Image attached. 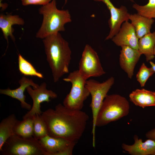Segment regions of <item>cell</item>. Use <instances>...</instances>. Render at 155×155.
<instances>
[{
  "label": "cell",
  "mask_w": 155,
  "mask_h": 155,
  "mask_svg": "<svg viewBox=\"0 0 155 155\" xmlns=\"http://www.w3.org/2000/svg\"><path fill=\"white\" fill-rule=\"evenodd\" d=\"M41 116L47 128L48 135L77 143L86 129L89 117L82 110H72L59 103L49 108Z\"/></svg>",
  "instance_id": "1"
},
{
  "label": "cell",
  "mask_w": 155,
  "mask_h": 155,
  "mask_svg": "<svg viewBox=\"0 0 155 155\" xmlns=\"http://www.w3.org/2000/svg\"><path fill=\"white\" fill-rule=\"evenodd\" d=\"M42 41L53 80L56 83L69 73L71 51L68 42L59 32L49 35Z\"/></svg>",
  "instance_id": "2"
},
{
  "label": "cell",
  "mask_w": 155,
  "mask_h": 155,
  "mask_svg": "<svg viewBox=\"0 0 155 155\" xmlns=\"http://www.w3.org/2000/svg\"><path fill=\"white\" fill-rule=\"evenodd\" d=\"M43 16L41 27L36 33V38L44 39L51 34L65 30V25L71 21L68 10H59L56 6V0H52L38 9Z\"/></svg>",
  "instance_id": "3"
},
{
  "label": "cell",
  "mask_w": 155,
  "mask_h": 155,
  "mask_svg": "<svg viewBox=\"0 0 155 155\" xmlns=\"http://www.w3.org/2000/svg\"><path fill=\"white\" fill-rule=\"evenodd\" d=\"M129 109V102L125 97L117 94L107 95L98 112L96 126H105L126 116Z\"/></svg>",
  "instance_id": "4"
},
{
  "label": "cell",
  "mask_w": 155,
  "mask_h": 155,
  "mask_svg": "<svg viewBox=\"0 0 155 155\" xmlns=\"http://www.w3.org/2000/svg\"><path fill=\"white\" fill-rule=\"evenodd\" d=\"M63 80L71 84L70 91L63 100V105L71 109L82 110L84 101L90 95L86 86L87 80L82 77L77 70L69 73Z\"/></svg>",
  "instance_id": "5"
},
{
  "label": "cell",
  "mask_w": 155,
  "mask_h": 155,
  "mask_svg": "<svg viewBox=\"0 0 155 155\" xmlns=\"http://www.w3.org/2000/svg\"><path fill=\"white\" fill-rule=\"evenodd\" d=\"M2 155H46L38 140L33 137L24 138L13 135L3 145Z\"/></svg>",
  "instance_id": "6"
},
{
  "label": "cell",
  "mask_w": 155,
  "mask_h": 155,
  "mask_svg": "<svg viewBox=\"0 0 155 155\" xmlns=\"http://www.w3.org/2000/svg\"><path fill=\"white\" fill-rule=\"evenodd\" d=\"M114 78L111 77L105 81L100 83L94 79L87 80L86 86L89 90L91 96L90 104L92 116V146L95 147V133L96 121L99 111L107 93L114 84Z\"/></svg>",
  "instance_id": "7"
},
{
  "label": "cell",
  "mask_w": 155,
  "mask_h": 155,
  "mask_svg": "<svg viewBox=\"0 0 155 155\" xmlns=\"http://www.w3.org/2000/svg\"><path fill=\"white\" fill-rule=\"evenodd\" d=\"M78 71L84 79L103 75L105 72L102 67L96 52L89 44H86L79 62Z\"/></svg>",
  "instance_id": "8"
},
{
  "label": "cell",
  "mask_w": 155,
  "mask_h": 155,
  "mask_svg": "<svg viewBox=\"0 0 155 155\" xmlns=\"http://www.w3.org/2000/svg\"><path fill=\"white\" fill-rule=\"evenodd\" d=\"M45 82L35 89L31 86L26 88L27 91L33 101V104L31 109L23 117V119L31 117L36 114L41 115L42 112L41 110V104L43 102H49L51 99L56 98L57 94L51 90L47 89Z\"/></svg>",
  "instance_id": "9"
},
{
  "label": "cell",
  "mask_w": 155,
  "mask_h": 155,
  "mask_svg": "<svg viewBox=\"0 0 155 155\" xmlns=\"http://www.w3.org/2000/svg\"><path fill=\"white\" fill-rule=\"evenodd\" d=\"M46 155H71L76 143L47 135L38 140Z\"/></svg>",
  "instance_id": "10"
},
{
  "label": "cell",
  "mask_w": 155,
  "mask_h": 155,
  "mask_svg": "<svg viewBox=\"0 0 155 155\" xmlns=\"http://www.w3.org/2000/svg\"><path fill=\"white\" fill-rule=\"evenodd\" d=\"M93 0L95 1L102 2L109 11L111 17L108 20V23L110 30L105 40L112 39L118 33L122 24L129 20L130 14L125 6L121 5L119 8H117L110 0Z\"/></svg>",
  "instance_id": "11"
},
{
  "label": "cell",
  "mask_w": 155,
  "mask_h": 155,
  "mask_svg": "<svg viewBox=\"0 0 155 155\" xmlns=\"http://www.w3.org/2000/svg\"><path fill=\"white\" fill-rule=\"evenodd\" d=\"M139 40L133 26L128 21L122 24L118 33L112 39L117 46H127L137 50H138Z\"/></svg>",
  "instance_id": "12"
},
{
  "label": "cell",
  "mask_w": 155,
  "mask_h": 155,
  "mask_svg": "<svg viewBox=\"0 0 155 155\" xmlns=\"http://www.w3.org/2000/svg\"><path fill=\"white\" fill-rule=\"evenodd\" d=\"M119 63L121 69L131 79L133 75L135 67L142 55L138 50L127 46H121Z\"/></svg>",
  "instance_id": "13"
},
{
  "label": "cell",
  "mask_w": 155,
  "mask_h": 155,
  "mask_svg": "<svg viewBox=\"0 0 155 155\" xmlns=\"http://www.w3.org/2000/svg\"><path fill=\"white\" fill-rule=\"evenodd\" d=\"M20 86L15 89L12 90L9 88L6 89H0V93L16 99L20 101L21 107L29 111L31 108V105L25 101L26 96L24 91L27 87L32 86L33 88H38L39 85L35 83L31 79H29L25 76H23L19 80Z\"/></svg>",
  "instance_id": "14"
},
{
  "label": "cell",
  "mask_w": 155,
  "mask_h": 155,
  "mask_svg": "<svg viewBox=\"0 0 155 155\" xmlns=\"http://www.w3.org/2000/svg\"><path fill=\"white\" fill-rule=\"evenodd\" d=\"M134 144L131 145L123 143L122 148L132 155H155V142L148 139L143 142L137 135L134 136Z\"/></svg>",
  "instance_id": "15"
},
{
  "label": "cell",
  "mask_w": 155,
  "mask_h": 155,
  "mask_svg": "<svg viewBox=\"0 0 155 155\" xmlns=\"http://www.w3.org/2000/svg\"><path fill=\"white\" fill-rule=\"evenodd\" d=\"M24 21L18 15H12L10 14L5 15L1 14L0 15V28L3 32L4 38L8 44V37L10 36L14 42L15 38L13 35L14 30L12 26L17 24L23 25Z\"/></svg>",
  "instance_id": "16"
},
{
  "label": "cell",
  "mask_w": 155,
  "mask_h": 155,
  "mask_svg": "<svg viewBox=\"0 0 155 155\" xmlns=\"http://www.w3.org/2000/svg\"><path fill=\"white\" fill-rule=\"evenodd\" d=\"M129 99L135 105L144 108L155 106V92L142 88L136 89L129 95Z\"/></svg>",
  "instance_id": "17"
},
{
  "label": "cell",
  "mask_w": 155,
  "mask_h": 155,
  "mask_svg": "<svg viewBox=\"0 0 155 155\" xmlns=\"http://www.w3.org/2000/svg\"><path fill=\"white\" fill-rule=\"evenodd\" d=\"M129 18L139 39L150 32L152 25L154 22L153 18L146 17L137 13L130 14Z\"/></svg>",
  "instance_id": "18"
},
{
  "label": "cell",
  "mask_w": 155,
  "mask_h": 155,
  "mask_svg": "<svg viewBox=\"0 0 155 155\" xmlns=\"http://www.w3.org/2000/svg\"><path fill=\"white\" fill-rule=\"evenodd\" d=\"M138 50L142 54L144 55L147 62L154 58L153 50L155 45V31L151 32L139 39Z\"/></svg>",
  "instance_id": "19"
},
{
  "label": "cell",
  "mask_w": 155,
  "mask_h": 155,
  "mask_svg": "<svg viewBox=\"0 0 155 155\" xmlns=\"http://www.w3.org/2000/svg\"><path fill=\"white\" fill-rule=\"evenodd\" d=\"M18 120L14 114L4 119L0 123V151L7 140L14 135V129Z\"/></svg>",
  "instance_id": "20"
},
{
  "label": "cell",
  "mask_w": 155,
  "mask_h": 155,
  "mask_svg": "<svg viewBox=\"0 0 155 155\" xmlns=\"http://www.w3.org/2000/svg\"><path fill=\"white\" fill-rule=\"evenodd\" d=\"M15 135L19 137L28 138L33 137V117L23 119L22 121H18L14 129Z\"/></svg>",
  "instance_id": "21"
},
{
  "label": "cell",
  "mask_w": 155,
  "mask_h": 155,
  "mask_svg": "<svg viewBox=\"0 0 155 155\" xmlns=\"http://www.w3.org/2000/svg\"><path fill=\"white\" fill-rule=\"evenodd\" d=\"M33 137L39 140L48 135L46 125L41 115L36 114L33 116Z\"/></svg>",
  "instance_id": "22"
},
{
  "label": "cell",
  "mask_w": 155,
  "mask_h": 155,
  "mask_svg": "<svg viewBox=\"0 0 155 155\" xmlns=\"http://www.w3.org/2000/svg\"><path fill=\"white\" fill-rule=\"evenodd\" d=\"M19 69L20 73L26 76H34L40 78H43L42 74L38 72L28 61L20 54L18 56Z\"/></svg>",
  "instance_id": "23"
},
{
  "label": "cell",
  "mask_w": 155,
  "mask_h": 155,
  "mask_svg": "<svg viewBox=\"0 0 155 155\" xmlns=\"http://www.w3.org/2000/svg\"><path fill=\"white\" fill-rule=\"evenodd\" d=\"M132 7L137 13L142 16L150 18H155V0H148V3L143 5L135 3Z\"/></svg>",
  "instance_id": "24"
},
{
  "label": "cell",
  "mask_w": 155,
  "mask_h": 155,
  "mask_svg": "<svg viewBox=\"0 0 155 155\" xmlns=\"http://www.w3.org/2000/svg\"><path fill=\"white\" fill-rule=\"evenodd\" d=\"M154 73L151 67L148 68L144 63L142 64L136 75L137 80L141 87L145 86L149 78Z\"/></svg>",
  "instance_id": "25"
},
{
  "label": "cell",
  "mask_w": 155,
  "mask_h": 155,
  "mask_svg": "<svg viewBox=\"0 0 155 155\" xmlns=\"http://www.w3.org/2000/svg\"><path fill=\"white\" fill-rule=\"evenodd\" d=\"M52 0H21L23 6L30 5H44L51 2Z\"/></svg>",
  "instance_id": "26"
},
{
  "label": "cell",
  "mask_w": 155,
  "mask_h": 155,
  "mask_svg": "<svg viewBox=\"0 0 155 155\" xmlns=\"http://www.w3.org/2000/svg\"><path fill=\"white\" fill-rule=\"evenodd\" d=\"M146 136L148 138L153 140L155 142V128L147 132Z\"/></svg>",
  "instance_id": "27"
},
{
  "label": "cell",
  "mask_w": 155,
  "mask_h": 155,
  "mask_svg": "<svg viewBox=\"0 0 155 155\" xmlns=\"http://www.w3.org/2000/svg\"><path fill=\"white\" fill-rule=\"evenodd\" d=\"M150 63L151 66L153 70L155 73V64L151 61H150Z\"/></svg>",
  "instance_id": "28"
},
{
  "label": "cell",
  "mask_w": 155,
  "mask_h": 155,
  "mask_svg": "<svg viewBox=\"0 0 155 155\" xmlns=\"http://www.w3.org/2000/svg\"><path fill=\"white\" fill-rule=\"evenodd\" d=\"M153 53L154 56H155V45L154 46V50H153Z\"/></svg>",
  "instance_id": "29"
},
{
  "label": "cell",
  "mask_w": 155,
  "mask_h": 155,
  "mask_svg": "<svg viewBox=\"0 0 155 155\" xmlns=\"http://www.w3.org/2000/svg\"><path fill=\"white\" fill-rule=\"evenodd\" d=\"M127 0V1H130L131 2H134V1L133 0Z\"/></svg>",
  "instance_id": "30"
},
{
  "label": "cell",
  "mask_w": 155,
  "mask_h": 155,
  "mask_svg": "<svg viewBox=\"0 0 155 155\" xmlns=\"http://www.w3.org/2000/svg\"><path fill=\"white\" fill-rule=\"evenodd\" d=\"M65 4L67 2V0H65Z\"/></svg>",
  "instance_id": "31"
}]
</instances>
